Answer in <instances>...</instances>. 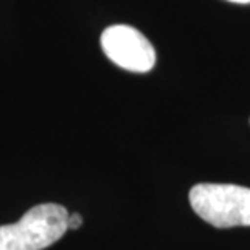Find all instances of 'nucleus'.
I'll use <instances>...</instances> for the list:
<instances>
[{
	"label": "nucleus",
	"instance_id": "4",
	"mask_svg": "<svg viewBox=\"0 0 250 250\" xmlns=\"http://www.w3.org/2000/svg\"><path fill=\"white\" fill-rule=\"evenodd\" d=\"M82 224H83L82 214H78V213H70L68 214V219H67L68 229H78L80 226H82Z\"/></svg>",
	"mask_w": 250,
	"mask_h": 250
},
{
	"label": "nucleus",
	"instance_id": "3",
	"mask_svg": "<svg viewBox=\"0 0 250 250\" xmlns=\"http://www.w3.org/2000/svg\"><path fill=\"white\" fill-rule=\"evenodd\" d=\"M101 47L109 61L133 73H146L156 63L151 42L138 29L127 24H114L104 29Z\"/></svg>",
	"mask_w": 250,
	"mask_h": 250
},
{
	"label": "nucleus",
	"instance_id": "5",
	"mask_svg": "<svg viewBox=\"0 0 250 250\" xmlns=\"http://www.w3.org/2000/svg\"><path fill=\"white\" fill-rule=\"evenodd\" d=\"M228 2H234V3H250V0H228Z\"/></svg>",
	"mask_w": 250,
	"mask_h": 250
},
{
	"label": "nucleus",
	"instance_id": "1",
	"mask_svg": "<svg viewBox=\"0 0 250 250\" xmlns=\"http://www.w3.org/2000/svg\"><path fill=\"white\" fill-rule=\"evenodd\" d=\"M68 211L62 205L41 203L28 209L21 219L0 226V250H42L61 239Z\"/></svg>",
	"mask_w": 250,
	"mask_h": 250
},
{
	"label": "nucleus",
	"instance_id": "2",
	"mask_svg": "<svg viewBox=\"0 0 250 250\" xmlns=\"http://www.w3.org/2000/svg\"><path fill=\"white\" fill-rule=\"evenodd\" d=\"M190 207L203 221L228 229L250 226V188L234 184H197L188 192Z\"/></svg>",
	"mask_w": 250,
	"mask_h": 250
}]
</instances>
